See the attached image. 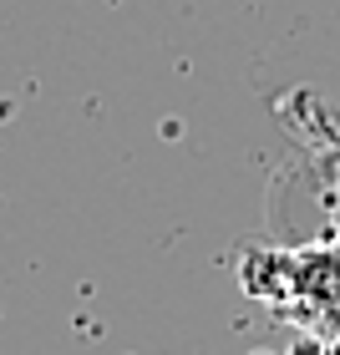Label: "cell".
I'll return each mask as SVG.
<instances>
[]
</instances>
